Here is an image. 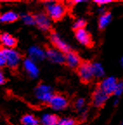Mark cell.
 I'll return each instance as SVG.
<instances>
[{
  "instance_id": "obj_9",
  "label": "cell",
  "mask_w": 123,
  "mask_h": 125,
  "mask_svg": "<svg viewBox=\"0 0 123 125\" xmlns=\"http://www.w3.org/2000/svg\"><path fill=\"white\" fill-rule=\"evenodd\" d=\"M64 62H66L67 66L72 69H77L82 63V60L80 56L75 52H68L64 54Z\"/></svg>"
},
{
  "instance_id": "obj_17",
  "label": "cell",
  "mask_w": 123,
  "mask_h": 125,
  "mask_svg": "<svg viewBox=\"0 0 123 125\" xmlns=\"http://www.w3.org/2000/svg\"><path fill=\"white\" fill-rule=\"evenodd\" d=\"M59 118L56 115L54 114H45L42 116L41 123L42 125H57Z\"/></svg>"
},
{
  "instance_id": "obj_13",
  "label": "cell",
  "mask_w": 123,
  "mask_h": 125,
  "mask_svg": "<svg viewBox=\"0 0 123 125\" xmlns=\"http://www.w3.org/2000/svg\"><path fill=\"white\" fill-rule=\"evenodd\" d=\"M0 42L5 47V48L9 49H13L17 44V39L8 33H3L0 35Z\"/></svg>"
},
{
  "instance_id": "obj_15",
  "label": "cell",
  "mask_w": 123,
  "mask_h": 125,
  "mask_svg": "<svg viewBox=\"0 0 123 125\" xmlns=\"http://www.w3.org/2000/svg\"><path fill=\"white\" fill-rule=\"evenodd\" d=\"M24 66L25 68L26 72L28 73L31 78H37L39 74V70L37 66H36V63L32 61L31 60L26 59L24 61Z\"/></svg>"
},
{
  "instance_id": "obj_22",
  "label": "cell",
  "mask_w": 123,
  "mask_h": 125,
  "mask_svg": "<svg viewBox=\"0 0 123 125\" xmlns=\"http://www.w3.org/2000/svg\"><path fill=\"white\" fill-rule=\"evenodd\" d=\"M23 21L25 24L27 25H33L35 24V20H34V16L30 15V14H25L22 17Z\"/></svg>"
},
{
  "instance_id": "obj_3",
  "label": "cell",
  "mask_w": 123,
  "mask_h": 125,
  "mask_svg": "<svg viewBox=\"0 0 123 125\" xmlns=\"http://www.w3.org/2000/svg\"><path fill=\"white\" fill-rule=\"evenodd\" d=\"M77 73L81 81L84 84L89 83L95 78L92 69V64L88 61H82L81 65L77 68Z\"/></svg>"
},
{
  "instance_id": "obj_16",
  "label": "cell",
  "mask_w": 123,
  "mask_h": 125,
  "mask_svg": "<svg viewBox=\"0 0 123 125\" xmlns=\"http://www.w3.org/2000/svg\"><path fill=\"white\" fill-rule=\"evenodd\" d=\"M18 17V15L14 11H7L0 16V22L4 23H11V22H16Z\"/></svg>"
},
{
  "instance_id": "obj_23",
  "label": "cell",
  "mask_w": 123,
  "mask_h": 125,
  "mask_svg": "<svg viewBox=\"0 0 123 125\" xmlns=\"http://www.w3.org/2000/svg\"><path fill=\"white\" fill-rule=\"evenodd\" d=\"M86 24H87V22L85 20H83V19H79V20H77L74 23L73 28L75 30H82V29H85Z\"/></svg>"
},
{
  "instance_id": "obj_1",
  "label": "cell",
  "mask_w": 123,
  "mask_h": 125,
  "mask_svg": "<svg viewBox=\"0 0 123 125\" xmlns=\"http://www.w3.org/2000/svg\"><path fill=\"white\" fill-rule=\"evenodd\" d=\"M66 11L65 5L61 2H50L47 4V16L55 22L62 20Z\"/></svg>"
},
{
  "instance_id": "obj_19",
  "label": "cell",
  "mask_w": 123,
  "mask_h": 125,
  "mask_svg": "<svg viewBox=\"0 0 123 125\" xmlns=\"http://www.w3.org/2000/svg\"><path fill=\"white\" fill-rule=\"evenodd\" d=\"M111 20H112V14L110 12H105L104 14H102L99 18L100 30H104L105 28L108 27Z\"/></svg>"
},
{
  "instance_id": "obj_5",
  "label": "cell",
  "mask_w": 123,
  "mask_h": 125,
  "mask_svg": "<svg viewBox=\"0 0 123 125\" xmlns=\"http://www.w3.org/2000/svg\"><path fill=\"white\" fill-rule=\"evenodd\" d=\"M117 84H118V80L116 78L109 77L101 81L98 88H100L102 92H104L107 95L109 96V97H110L111 95L114 94L116 86H117Z\"/></svg>"
},
{
  "instance_id": "obj_12",
  "label": "cell",
  "mask_w": 123,
  "mask_h": 125,
  "mask_svg": "<svg viewBox=\"0 0 123 125\" xmlns=\"http://www.w3.org/2000/svg\"><path fill=\"white\" fill-rule=\"evenodd\" d=\"M45 54L50 59V61H51L54 63H60V64H62V63L64 62V54L56 49L48 48Z\"/></svg>"
},
{
  "instance_id": "obj_27",
  "label": "cell",
  "mask_w": 123,
  "mask_h": 125,
  "mask_svg": "<svg viewBox=\"0 0 123 125\" xmlns=\"http://www.w3.org/2000/svg\"><path fill=\"white\" fill-rule=\"evenodd\" d=\"M113 1L112 0H96L95 1V3L97 4H99V5H103V4H110V3H112Z\"/></svg>"
},
{
  "instance_id": "obj_11",
  "label": "cell",
  "mask_w": 123,
  "mask_h": 125,
  "mask_svg": "<svg viewBox=\"0 0 123 125\" xmlns=\"http://www.w3.org/2000/svg\"><path fill=\"white\" fill-rule=\"evenodd\" d=\"M75 38L77 39L78 42L81 44H82L83 46L88 47V48L93 46V41H92L91 35H89V33L85 29L75 30Z\"/></svg>"
},
{
  "instance_id": "obj_4",
  "label": "cell",
  "mask_w": 123,
  "mask_h": 125,
  "mask_svg": "<svg viewBox=\"0 0 123 125\" xmlns=\"http://www.w3.org/2000/svg\"><path fill=\"white\" fill-rule=\"evenodd\" d=\"M36 97L38 100L42 103H49L54 94L53 89L45 84H40L37 86L35 90Z\"/></svg>"
},
{
  "instance_id": "obj_29",
  "label": "cell",
  "mask_w": 123,
  "mask_h": 125,
  "mask_svg": "<svg viewBox=\"0 0 123 125\" xmlns=\"http://www.w3.org/2000/svg\"><path fill=\"white\" fill-rule=\"evenodd\" d=\"M0 16H1V14H0Z\"/></svg>"
},
{
  "instance_id": "obj_25",
  "label": "cell",
  "mask_w": 123,
  "mask_h": 125,
  "mask_svg": "<svg viewBox=\"0 0 123 125\" xmlns=\"http://www.w3.org/2000/svg\"><path fill=\"white\" fill-rule=\"evenodd\" d=\"M123 91V86H122V82H118L117 86H116L115 92H114V95L116 96H120L121 95Z\"/></svg>"
},
{
  "instance_id": "obj_14",
  "label": "cell",
  "mask_w": 123,
  "mask_h": 125,
  "mask_svg": "<svg viewBox=\"0 0 123 125\" xmlns=\"http://www.w3.org/2000/svg\"><path fill=\"white\" fill-rule=\"evenodd\" d=\"M29 60H31L32 61H42L44 58L46 57V54L42 49L37 47H31L29 49Z\"/></svg>"
},
{
  "instance_id": "obj_24",
  "label": "cell",
  "mask_w": 123,
  "mask_h": 125,
  "mask_svg": "<svg viewBox=\"0 0 123 125\" xmlns=\"http://www.w3.org/2000/svg\"><path fill=\"white\" fill-rule=\"evenodd\" d=\"M84 105H85V100L83 99V98H79V99H77L75 104V108L77 109L78 110H82V109L84 107Z\"/></svg>"
},
{
  "instance_id": "obj_8",
  "label": "cell",
  "mask_w": 123,
  "mask_h": 125,
  "mask_svg": "<svg viewBox=\"0 0 123 125\" xmlns=\"http://www.w3.org/2000/svg\"><path fill=\"white\" fill-rule=\"evenodd\" d=\"M50 41H51L52 44L54 45L56 50L63 53V54H66L68 52H70V48L65 42H63L61 37L57 35L56 33H52L50 35Z\"/></svg>"
},
{
  "instance_id": "obj_2",
  "label": "cell",
  "mask_w": 123,
  "mask_h": 125,
  "mask_svg": "<svg viewBox=\"0 0 123 125\" xmlns=\"http://www.w3.org/2000/svg\"><path fill=\"white\" fill-rule=\"evenodd\" d=\"M5 59L6 66H9L11 69H17L21 61V55L18 52L14 49L4 48L1 49Z\"/></svg>"
},
{
  "instance_id": "obj_7",
  "label": "cell",
  "mask_w": 123,
  "mask_h": 125,
  "mask_svg": "<svg viewBox=\"0 0 123 125\" xmlns=\"http://www.w3.org/2000/svg\"><path fill=\"white\" fill-rule=\"evenodd\" d=\"M34 20H35V24H37V27L43 31H47L51 28L50 19L45 13H38L35 15Z\"/></svg>"
},
{
  "instance_id": "obj_20",
  "label": "cell",
  "mask_w": 123,
  "mask_h": 125,
  "mask_svg": "<svg viewBox=\"0 0 123 125\" xmlns=\"http://www.w3.org/2000/svg\"><path fill=\"white\" fill-rule=\"evenodd\" d=\"M92 69H93V73H94V77L96 78H101L104 75V69H103L102 66L99 63H94L92 64Z\"/></svg>"
},
{
  "instance_id": "obj_26",
  "label": "cell",
  "mask_w": 123,
  "mask_h": 125,
  "mask_svg": "<svg viewBox=\"0 0 123 125\" xmlns=\"http://www.w3.org/2000/svg\"><path fill=\"white\" fill-rule=\"evenodd\" d=\"M4 66H6L5 59H4V54H3L2 51L0 49V68L4 67Z\"/></svg>"
},
{
  "instance_id": "obj_28",
  "label": "cell",
  "mask_w": 123,
  "mask_h": 125,
  "mask_svg": "<svg viewBox=\"0 0 123 125\" xmlns=\"http://www.w3.org/2000/svg\"><path fill=\"white\" fill-rule=\"evenodd\" d=\"M5 83H6V78H5V76H4V73L0 70V85H4Z\"/></svg>"
},
{
  "instance_id": "obj_18",
  "label": "cell",
  "mask_w": 123,
  "mask_h": 125,
  "mask_svg": "<svg viewBox=\"0 0 123 125\" xmlns=\"http://www.w3.org/2000/svg\"><path fill=\"white\" fill-rule=\"evenodd\" d=\"M23 125H40V121L32 114H26L21 118Z\"/></svg>"
},
{
  "instance_id": "obj_21",
  "label": "cell",
  "mask_w": 123,
  "mask_h": 125,
  "mask_svg": "<svg viewBox=\"0 0 123 125\" xmlns=\"http://www.w3.org/2000/svg\"><path fill=\"white\" fill-rule=\"evenodd\" d=\"M57 125H77V123H76V121L73 118L64 117L59 119Z\"/></svg>"
},
{
  "instance_id": "obj_10",
  "label": "cell",
  "mask_w": 123,
  "mask_h": 125,
  "mask_svg": "<svg viewBox=\"0 0 123 125\" xmlns=\"http://www.w3.org/2000/svg\"><path fill=\"white\" fill-rule=\"evenodd\" d=\"M109 96L107 95L104 92L101 90L100 88H96L95 90V92H93L92 95V102L93 104L96 107H102L105 104V103L107 102V100L109 99Z\"/></svg>"
},
{
  "instance_id": "obj_6",
  "label": "cell",
  "mask_w": 123,
  "mask_h": 125,
  "mask_svg": "<svg viewBox=\"0 0 123 125\" xmlns=\"http://www.w3.org/2000/svg\"><path fill=\"white\" fill-rule=\"evenodd\" d=\"M49 104L52 109L55 110H64L68 107V101L64 96L60 94H55L51 98V99L49 102Z\"/></svg>"
}]
</instances>
